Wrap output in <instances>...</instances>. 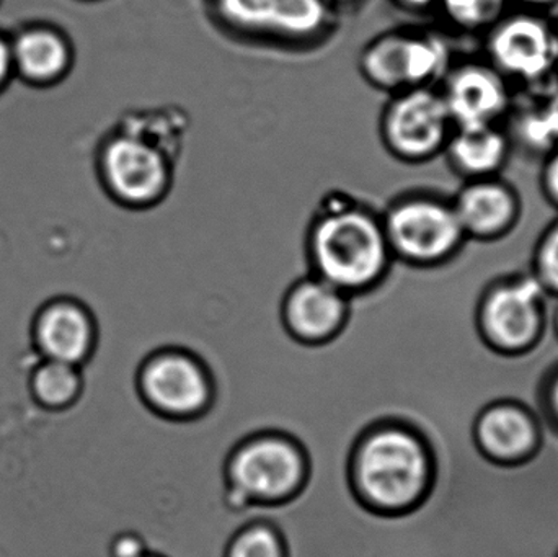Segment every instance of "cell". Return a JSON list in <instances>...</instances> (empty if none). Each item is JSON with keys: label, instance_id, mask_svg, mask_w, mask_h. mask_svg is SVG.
Instances as JSON below:
<instances>
[{"label": "cell", "instance_id": "cell-8", "mask_svg": "<svg viewBox=\"0 0 558 557\" xmlns=\"http://www.w3.org/2000/svg\"><path fill=\"white\" fill-rule=\"evenodd\" d=\"M546 291L531 274L492 281L477 304L478 332L500 352H524L546 329Z\"/></svg>", "mask_w": 558, "mask_h": 557}, {"label": "cell", "instance_id": "cell-32", "mask_svg": "<svg viewBox=\"0 0 558 557\" xmlns=\"http://www.w3.org/2000/svg\"><path fill=\"white\" fill-rule=\"evenodd\" d=\"M553 402H554V408H556V411L558 412V379H557L556 386H554V389H553Z\"/></svg>", "mask_w": 558, "mask_h": 557}, {"label": "cell", "instance_id": "cell-26", "mask_svg": "<svg viewBox=\"0 0 558 557\" xmlns=\"http://www.w3.org/2000/svg\"><path fill=\"white\" fill-rule=\"evenodd\" d=\"M544 107H546L547 117H549L554 134H556L558 141V87H554L547 98H544Z\"/></svg>", "mask_w": 558, "mask_h": 557}, {"label": "cell", "instance_id": "cell-25", "mask_svg": "<svg viewBox=\"0 0 558 557\" xmlns=\"http://www.w3.org/2000/svg\"><path fill=\"white\" fill-rule=\"evenodd\" d=\"M111 557H143L147 555L146 546L140 536L124 533L114 540L110 548Z\"/></svg>", "mask_w": 558, "mask_h": 557}, {"label": "cell", "instance_id": "cell-31", "mask_svg": "<svg viewBox=\"0 0 558 557\" xmlns=\"http://www.w3.org/2000/svg\"><path fill=\"white\" fill-rule=\"evenodd\" d=\"M554 56H556V65L558 71V26L554 28Z\"/></svg>", "mask_w": 558, "mask_h": 557}, {"label": "cell", "instance_id": "cell-29", "mask_svg": "<svg viewBox=\"0 0 558 557\" xmlns=\"http://www.w3.org/2000/svg\"><path fill=\"white\" fill-rule=\"evenodd\" d=\"M335 10L340 9V7H350L354 5V3L360 2V0H327Z\"/></svg>", "mask_w": 558, "mask_h": 557}, {"label": "cell", "instance_id": "cell-11", "mask_svg": "<svg viewBox=\"0 0 558 557\" xmlns=\"http://www.w3.org/2000/svg\"><path fill=\"white\" fill-rule=\"evenodd\" d=\"M439 90L454 128L500 124L513 108L510 82L487 59L452 62Z\"/></svg>", "mask_w": 558, "mask_h": 557}, {"label": "cell", "instance_id": "cell-19", "mask_svg": "<svg viewBox=\"0 0 558 557\" xmlns=\"http://www.w3.org/2000/svg\"><path fill=\"white\" fill-rule=\"evenodd\" d=\"M446 22L464 33H487L504 19L507 0H438Z\"/></svg>", "mask_w": 558, "mask_h": 557}, {"label": "cell", "instance_id": "cell-18", "mask_svg": "<svg viewBox=\"0 0 558 557\" xmlns=\"http://www.w3.org/2000/svg\"><path fill=\"white\" fill-rule=\"evenodd\" d=\"M13 59L29 78L56 77L68 68L69 49L58 35L48 32H29L16 41Z\"/></svg>", "mask_w": 558, "mask_h": 557}, {"label": "cell", "instance_id": "cell-13", "mask_svg": "<svg viewBox=\"0 0 558 557\" xmlns=\"http://www.w3.org/2000/svg\"><path fill=\"white\" fill-rule=\"evenodd\" d=\"M353 306V298L311 274L289 284L278 301L279 317L288 332L308 343L337 336Z\"/></svg>", "mask_w": 558, "mask_h": 557}, {"label": "cell", "instance_id": "cell-4", "mask_svg": "<svg viewBox=\"0 0 558 557\" xmlns=\"http://www.w3.org/2000/svg\"><path fill=\"white\" fill-rule=\"evenodd\" d=\"M380 218L393 261L413 268L441 267L468 242L451 199L433 193H403Z\"/></svg>", "mask_w": 558, "mask_h": 557}, {"label": "cell", "instance_id": "cell-7", "mask_svg": "<svg viewBox=\"0 0 558 557\" xmlns=\"http://www.w3.org/2000/svg\"><path fill=\"white\" fill-rule=\"evenodd\" d=\"M175 162L166 150L118 130L100 150V173L111 198L130 209H150L169 196Z\"/></svg>", "mask_w": 558, "mask_h": 557}, {"label": "cell", "instance_id": "cell-33", "mask_svg": "<svg viewBox=\"0 0 558 557\" xmlns=\"http://www.w3.org/2000/svg\"><path fill=\"white\" fill-rule=\"evenodd\" d=\"M554 327H556V332L558 336V304L556 307V313H554Z\"/></svg>", "mask_w": 558, "mask_h": 557}, {"label": "cell", "instance_id": "cell-2", "mask_svg": "<svg viewBox=\"0 0 558 557\" xmlns=\"http://www.w3.org/2000/svg\"><path fill=\"white\" fill-rule=\"evenodd\" d=\"M351 470L354 487L367 506L400 513L425 499L435 480V458L415 428L384 424L361 438Z\"/></svg>", "mask_w": 558, "mask_h": 557}, {"label": "cell", "instance_id": "cell-14", "mask_svg": "<svg viewBox=\"0 0 558 557\" xmlns=\"http://www.w3.org/2000/svg\"><path fill=\"white\" fill-rule=\"evenodd\" d=\"M451 202L468 241H500L523 215L520 193L500 177L465 180Z\"/></svg>", "mask_w": 558, "mask_h": 557}, {"label": "cell", "instance_id": "cell-21", "mask_svg": "<svg viewBox=\"0 0 558 557\" xmlns=\"http://www.w3.org/2000/svg\"><path fill=\"white\" fill-rule=\"evenodd\" d=\"M530 274L539 281L547 296L558 300V218L537 239Z\"/></svg>", "mask_w": 558, "mask_h": 557}, {"label": "cell", "instance_id": "cell-10", "mask_svg": "<svg viewBox=\"0 0 558 557\" xmlns=\"http://www.w3.org/2000/svg\"><path fill=\"white\" fill-rule=\"evenodd\" d=\"M485 35V59L510 84L544 85L558 72L554 28L541 16H504Z\"/></svg>", "mask_w": 558, "mask_h": 557}, {"label": "cell", "instance_id": "cell-30", "mask_svg": "<svg viewBox=\"0 0 558 557\" xmlns=\"http://www.w3.org/2000/svg\"><path fill=\"white\" fill-rule=\"evenodd\" d=\"M521 2L527 3V5L546 7L553 5L556 0H521Z\"/></svg>", "mask_w": 558, "mask_h": 557}, {"label": "cell", "instance_id": "cell-5", "mask_svg": "<svg viewBox=\"0 0 558 557\" xmlns=\"http://www.w3.org/2000/svg\"><path fill=\"white\" fill-rule=\"evenodd\" d=\"M448 39L428 29L397 28L374 36L361 49L357 69L367 85L387 95L439 87L452 65Z\"/></svg>", "mask_w": 558, "mask_h": 557}, {"label": "cell", "instance_id": "cell-3", "mask_svg": "<svg viewBox=\"0 0 558 557\" xmlns=\"http://www.w3.org/2000/svg\"><path fill=\"white\" fill-rule=\"evenodd\" d=\"M211 7L229 35L284 51H311L337 29V10L327 0H213Z\"/></svg>", "mask_w": 558, "mask_h": 557}, {"label": "cell", "instance_id": "cell-34", "mask_svg": "<svg viewBox=\"0 0 558 557\" xmlns=\"http://www.w3.org/2000/svg\"><path fill=\"white\" fill-rule=\"evenodd\" d=\"M143 557H157V556H153V555H146V556H143Z\"/></svg>", "mask_w": 558, "mask_h": 557}, {"label": "cell", "instance_id": "cell-27", "mask_svg": "<svg viewBox=\"0 0 558 557\" xmlns=\"http://www.w3.org/2000/svg\"><path fill=\"white\" fill-rule=\"evenodd\" d=\"M12 56H10L9 48L0 41V82L5 78L7 72H9L10 62H12Z\"/></svg>", "mask_w": 558, "mask_h": 557}, {"label": "cell", "instance_id": "cell-16", "mask_svg": "<svg viewBox=\"0 0 558 557\" xmlns=\"http://www.w3.org/2000/svg\"><path fill=\"white\" fill-rule=\"evenodd\" d=\"M95 336L92 317L74 304H58L43 316L39 324L43 349L56 362L68 365L84 360L92 352Z\"/></svg>", "mask_w": 558, "mask_h": 557}, {"label": "cell", "instance_id": "cell-9", "mask_svg": "<svg viewBox=\"0 0 558 557\" xmlns=\"http://www.w3.org/2000/svg\"><path fill=\"white\" fill-rule=\"evenodd\" d=\"M305 473L307 463L301 447L281 435L252 438L229 461L231 487L262 502H279L294 496Z\"/></svg>", "mask_w": 558, "mask_h": 557}, {"label": "cell", "instance_id": "cell-28", "mask_svg": "<svg viewBox=\"0 0 558 557\" xmlns=\"http://www.w3.org/2000/svg\"><path fill=\"white\" fill-rule=\"evenodd\" d=\"M399 2L409 10H426L438 5V0H399Z\"/></svg>", "mask_w": 558, "mask_h": 557}, {"label": "cell", "instance_id": "cell-1", "mask_svg": "<svg viewBox=\"0 0 558 557\" xmlns=\"http://www.w3.org/2000/svg\"><path fill=\"white\" fill-rule=\"evenodd\" d=\"M308 274L353 300L380 290L392 270L380 213L344 192L325 193L305 234Z\"/></svg>", "mask_w": 558, "mask_h": 557}, {"label": "cell", "instance_id": "cell-23", "mask_svg": "<svg viewBox=\"0 0 558 557\" xmlns=\"http://www.w3.org/2000/svg\"><path fill=\"white\" fill-rule=\"evenodd\" d=\"M36 389L45 401L62 404L78 391V376L68 363H49L36 376Z\"/></svg>", "mask_w": 558, "mask_h": 557}, {"label": "cell", "instance_id": "cell-15", "mask_svg": "<svg viewBox=\"0 0 558 557\" xmlns=\"http://www.w3.org/2000/svg\"><path fill=\"white\" fill-rule=\"evenodd\" d=\"M513 143L500 124L454 128L445 156L449 167L464 180L498 177L510 159Z\"/></svg>", "mask_w": 558, "mask_h": 557}, {"label": "cell", "instance_id": "cell-12", "mask_svg": "<svg viewBox=\"0 0 558 557\" xmlns=\"http://www.w3.org/2000/svg\"><path fill=\"white\" fill-rule=\"evenodd\" d=\"M141 391L156 411L170 417L202 414L211 401V382L205 366L182 350H162L144 363Z\"/></svg>", "mask_w": 558, "mask_h": 557}, {"label": "cell", "instance_id": "cell-17", "mask_svg": "<svg viewBox=\"0 0 558 557\" xmlns=\"http://www.w3.org/2000/svg\"><path fill=\"white\" fill-rule=\"evenodd\" d=\"M477 440L485 453L510 461L533 450L537 432L526 412L513 405H495L478 419Z\"/></svg>", "mask_w": 558, "mask_h": 557}, {"label": "cell", "instance_id": "cell-24", "mask_svg": "<svg viewBox=\"0 0 558 557\" xmlns=\"http://www.w3.org/2000/svg\"><path fill=\"white\" fill-rule=\"evenodd\" d=\"M539 183L544 198L550 206L558 209V147L544 157Z\"/></svg>", "mask_w": 558, "mask_h": 557}, {"label": "cell", "instance_id": "cell-6", "mask_svg": "<svg viewBox=\"0 0 558 557\" xmlns=\"http://www.w3.org/2000/svg\"><path fill=\"white\" fill-rule=\"evenodd\" d=\"M454 131L439 87L410 88L389 95L379 120L387 153L409 166H420L445 153Z\"/></svg>", "mask_w": 558, "mask_h": 557}, {"label": "cell", "instance_id": "cell-20", "mask_svg": "<svg viewBox=\"0 0 558 557\" xmlns=\"http://www.w3.org/2000/svg\"><path fill=\"white\" fill-rule=\"evenodd\" d=\"M508 114L513 118V131H508L505 128L511 143L521 144L530 153L544 154V157L558 147V141L549 117H547L544 101L523 108L517 113L510 111Z\"/></svg>", "mask_w": 558, "mask_h": 557}, {"label": "cell", "instance_id": "cell-22", "mask_svg": "<svg viewBox=\"0 0 558 557\" xmlns=\"http://www.w3.org/2000/svg\"><path fill=\"white\" fill-rule=\"evenodd\" d=\"M228 557H284V548L278 533L270 525L257 523L242 530L232 540Z\"/></svg>", "mask_w": 558, "mask_h": 557}]
</instances>
